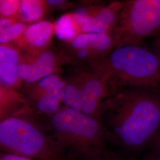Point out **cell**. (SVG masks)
<instances>
[{
	"mask_svg": "<svg viewBox=\"0 0 160 160\" xmlns=\"http://www.w3.org/2000/svg\"><path fill=\"white\" fill-rule=\"evenodd\" d=\"M100 120L108 144L123 154H136L152 143L160 131V92L116 89L103 102Z\"/></svg>",
	"mask_w": 160,
	"mask_h": 160,
	"instance_id": "6da1fadb",
	"label": "cell"
},
{
	"mask_svg": "<svg viewBox=\"0 0 160 160\" xmlns=\"http://www.w3.org/2000/svg\"><path fill=\"white\" fill-rule=\"evenodd\" d=\"M52 134L74 160H95L108 147L101 120L63 106L49 118Z\"/></svg>",
	"mask_w": 160,
	"mask_h": 160,
	"instance_id": "7a4b0ae2",
	"label": "cell"
},
{
	"mask_svg": "<svg viewBox=\"0 0 160 160\" xmlns=\"http://www.w3.org/2000/svg\"><path fill=\"white\" fill-rule=\"evenodd\" d=\"M102 62L111 73L109 93L122 87L160 92V56L141 44L116 48Z\"/></svg>",
	"mask_w": 160,
	"mask_h": 160,
	"instance_id": "3957f363",
	"label": "cell"
},
{
	"mask_svg": "<svg viewBox=\"0 0 160 160\" xmlns=\"http://www.w3.org/2000/svg\"><path fill=\"white\" fill-rule=\"evenodd\" d=\"M0 147L1 152L33 160H74L52 134L24 114L1 120Z\"/></svg>",
	"mask_w": 160,
	"mask_h": 160,
	"instance_id": "277c9868",
	"label": "cell"
},
{
	"mask_svg": "<svg viewBox=\"0 0 160 160\" xmlns=\"http://www.w3.org/2000/svg\"><path fill=\"white\" fill-rule=\"evenodd\" d=\"M122 1L123 8L114 30L116 48L141 44L160 34V0Z\"/></svg>",
	"mask_w": 160,
	"mask_h": 160,
	"instance_id": "5b68a950",
	"label": "cell"
},
{
	"mask_svg": "<svg viewBox=\"0 0 160 160\" xmlns=\"http://www.w3.org/2000/svg\"><path fill=\"white\" fill-rule=\"evenodd\" d=\"M75 76L80 84L81 112L100 120L101 109L109 94L111 73L102 61L90 69H77Z\"/></svg>",
	"mask_w": 160,
	"mask_h": 160,
	"instance_id": "8992f818",
	"label": "cell"
},
{
	"mask_svg": "<svg viewBox=\"0 0 160 160\" xmlns=\"http://www.w3.org/2000/svg\"><path fill=\"white\" fill-rule=\"evenodd\" d=\"M114 32L106 33H81L62 52L68 62L86 63L91 68L107 57L116 48Z\"/></svg>",
	"mask_w": 160,
	"mask_h": 160,
	"instance_id": "52a82bcc",
	"label": "cell"
},
{
	"mask_svg": "<svg viewBox=\"0 0 160 160\" xmlns=\"http://www.w3.org/2000/svg\"><path fill=\"white\" fill-rule=\"evenodd\" d=\"M123 6L122 0H112L106 4L80 7L72 15L81 33L113 32Z\"/></svg>",
	"mask_w": 160,
	"mask_h": 160,
	"instance_id": "ba28073f",
	"label": "cell"
},
{
	"mask_svg": "<svg viewBox=\"0 0 160 160\" xmlns=\"http://www.w3.org/2000/svg\"><path fill=\"white\" fill-rule=\"evenodd\" d=\"M65 62L67 61L63 52L57 53L49 48L37 53H22L18 74L24 83L32 84L58 74L61 65Z\"/></svg>",
	"mask_w": 160,
	"mask_h": 160,
	"instance_id": "9c48e42d",
	"label": "cell"
},
{
	"mask_svg": "<svg viewBox=\"0 0 160 160\" xmlns=\"http://www.w3.org/2000/svg\"><path fill=\"white\" fill-rule=\"evenodd\" d=\"M55 23L49 20H39L29 24L23 34L14 42L24 53H33L49 48L55 34Z\"/></svg>",
	"mask_w": 160,
	"mask_h": 160,
	"instance_id": "30bf717a",
	"label": "cell"
},
{
	"mask_svg": "<svg viewBox=\"0 0 160 160\" xmlns=\"http://www.w3.org/2000/svg\"><path fill=\"white\" fill-rule=\"evenodd\" d=\"M22 51L15 44L0 45V85L19 90L24 82L18 74Z\"/></svg>",
	"mask_w": 160,
	"mask_h": 160,
	"instance_id": "8fae6325",
	"label": "cell"
},
{
	"mask_svg": "<svg viewBox=\"0 0 160 160\" xmlns=\"http://www.w3.org/2000/svg\"><path fill=\"white\" fill-rule=\"evenodd\" d=\"M49 7L46 0H21L17 16L24 23H34L44 17Z\"/></svg>",
	"mask_w": 160,
	"mask_h": 160,
	"instance_id": "7c38bea8",
	"label": "cell"
},
{
	"mask_svg": "<svg viewBox=\"0 0 160 160\" xmlns=\"http://www.w3.org/2000/svg\"><path fill=\"white\" fill-rule=\"evenodd\" d=\"M28 24L21 21L18 16L1 18L0 43H11L17 40L24 32Z\"/></svg>",
	"mask_w": 160,
	"mask_h": 160,
	"instance_id": "4fadbf2b",
	"label": "cell"
},
{
	"mask_svg": "<svg viewBox=\"0 0 160 160\" xmlns=\"http://www.w3.org/2000/svg\"><path fill=\"white\" fill-rule=\"evenodd\" d=\"M55 23V34L59 39L62 40L65 43L70 42L81 33L75 22L72 12L64 14Z\"/></svg>",
	"mask_w": 160,
	"mask_h": 160,
	"instance_id": "5bb4252c",
	"label": "cell"
},
{
	"mask_svg": "<svg viewBox=\"0 0 160 160\" xmlns=\"http://www.w3.org/2000/svg\"><path fill=\"white\" fill-rule=\"evenodd\" d=\"M63 89L62 103L64 106L81 112V97L80 84L74 74L65 80Z\"/></svg>",
	"mask_w": 160,
	"mask_h": 160,
	"instance_id": "9a60e30c",
	"label": "cell"
},
{
	"mask_svg": "<svg viewBox=\"0 0 160 160\" xmlns=\"http://www.w3.org/2000/svg\"><path fill=\"white\" fill-rule=\"evenodd\" d=\"M21 0H0L1 18L16 17Z\"/></svg>",
	"mask_w": 160,
	"mask_h": 160,
	"instance_id": "2e32d148",
	"label": "cell"
},
{
	"mask_svg": "<svg viewBox=\"0 0 160 160\" xmlns=\"http://www.w3.org/2000/svg\"><path fill=\"white\" fill-rule=\"evenodd\" d=\"M0 160H33L26 157L20 156L18 155L6 153L1 152L0 155Z\"/></svg>",
	"mask_w": 160,
	"mask_h": 160,
	"instance_id": "e0dca14e",
	"label": "cell"
},
{
	"mask_svg": "<svg viewBox=\"0 0 160 160\" xmlns=\"http://www.w3.org/2000/svg\"><path fill=\"white\" fill-rule=\"evenodd\" d=\"M112 1L110 0H80V7L93 6L106 4Z\"/></svg>",
	"mask_w": 160,
	"mask_h": 160,
	"instance_id": "ac0fdd59",
	"label": "cell"
},
{
	"mask_svg": "<svg viewBox=\"0 0 160 160\" xmlns=\"http://www.w3.org/2000/svg\"><path fill=\"white\" fill-rule=\"evenodd\" d=\"M49 7H61L67 5L69 0H46Z\"/></svg>",
	"mask_w": 160,
	"mask_h": 160,
	"instance_id": "d6986e66",
	"label": "cell"
},
{
	"mask_svg": "<svg viewBox=\"0 0 160 160\" xmlns=\"http://www.w3.org/2000/svg\"><path fill=\"white\" fill-rule=\"evenodd\" d=\"M154 46L155 51L160 56V34L157 36V38L154 42Z\"/></svg>",
	"mask_w": 160,
	"mask_h": 160,
	"instance_id": "ffe728a7",
	"label": "cell"
},
{
	"mask_svg": "<svg viewBox=\"0 0 160 160\" xmlns=\"http://www.w3.org/2000/svg\"><path fill=\"white\" fill-rule=\"evenodd\" d=\"M154 147L158 151H160V131L158 133L157 135L154 139V140L152 142Z\"/></svg>",
	"mask_w": 160,
	"mask_h": 160,
	"instance_id": "44dd1931",
	"label": "cell"
},
{
	"mask_svg": "<svg viewBox=\"0 0 160 160\" xmlns=\"http://www.w3.org/2000/svg\"><path fill=\"white\" fill-rule=\"evenodd\" d=\"M106 149L104 151L103 154L100 156L98 158H97L95 160H114L112 158H111L109 154L107 153Z\"/></svg>",
	"mask_w": 160,
	"mask_h": 160,
	"instance_id": "7402d4cb",
	"label": "cell"
},
{
	"mask_svg": "<svg viewBox=\"0 0 160 160\" xmlns=\"http://www.w3.org/2000/svg\"><path fill=\"white\" fill-rule=\"evenodd\" d=\"M144 160H160V154L148 155L145 158Z\"/></svg>",
	"mask_w": 160,
	"mask_h": 160,
	"instance_id": "603a6c76",
	"label": "cell"
}]
</instances>
